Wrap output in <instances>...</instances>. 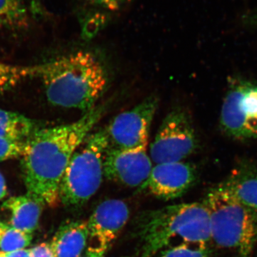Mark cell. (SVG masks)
Returning a JSON list of instances; mask_svg holds the SVG:
<instances>
[{
    "instance_id": "e0dca14e",
    "label": "cell",
    "mask_w": 257,
    "mask_h": 257,
    "mask_svg": "<svg viewBox=\"0 0 257 257\" xmlns=\"http://www.w3.org/2000/svg\"><path fill=\"white\" fill-rule=\"evenodd\" d=\"M25 0H0V30L21 31L30 25Z\"/></svg>"
},
{
    "instance_id": "d4e9b609",
    "label": "cell",
    "mask_w": 257,
    "mask_h": 257,
    "mask_svg": "<svg viewBox=\"0 0 257 257\" xmlns=\"http://www.w3.org/2000/svg\"><path fill=\"white\" fill-rule=\"evenodd\" d=\"M7 194V187L3 175L0 173V199H3Z\"/></svg>"
},
{
    "instance_id": "44dd1931",
    "label": "cell",
    "mask_w": 257,
    "mask_h": 257,
    "mask_svg": "<svg viewBox=\"0 0 257 257\" xmlns=\"http://www.w3.org/2000/svg\"><path fill=\"white\" fill-rule=\"evenodd\" d=\"M26 143L0 138V162L23 156Z\"/></svg>"
},
{
    "instance_id": "3957f363",
    "label": "cell",
    "mask_w": 257,
    "mask_h": 257,
    "mask_svg": "<svg viewBox=\"0 0 257 257\" xmlns=\"http://www.w3.org/2000/svg\"><path fill=\"white\" fill-rule=\"evenodd\" d=\"M135 224L141 246L140 257L155 256L175 240L199 246H208L211 241L209 212L203 202L145 211Z\"/></svg>"
},
{
    "instance_id": "30bf717a",
    "label": "cell",
    "mask_w": 257,
    "mask_h": 257,
    "mask_svg": "<svg viewBox=\"0 0 257 257\" xmlns=\"http://www.w3.org/2000/svg\"><path fill=\"white\" fill-rule=\"evenodd\" d=\"M197 179V170L189 162H175L153 166L150 177L140 189L159 199L170 200L183 196Z\"/></svg>"
},
{
    "instance_id": "ac0fdd59",
    "label": "cell",
    "mask_w": 257,
    "mask_h": 257,
    "mask_svg": "<svg viewBox=\"0 0 257 257\" xmlns=\"http://www.w3.org/2000/svg\"><path fill=\"white\" fill-rule=\"evenodd\" d=\"M37 66L20 67L0 62V94L10 90L24 79L37 77Z\"/></svg>"
},
{
    "instance_id": "8fae6325",
    "label": "cell",
    "mask_w": 257,
    "mask_h": 257,
    "mask_svg": "<svg viewBox=\"0 0 257 257\" xmlns=\"http://www.w3.org/2000/svg\"><path fill=\"white\" fill-rule=\"evenodd\" d=\"M130 215L127 204L121 199L101 202L87 221L89 239L94 241V246L107 251L124 229Z\"/></svg>"
},
{
    "instance_id": "52a82bcc",
    "label": "cell",
    "mask_w": 257,
    "mask_h": 257,
    "mask_svg": "<svg viewBox=\"0 0 257 257\" xmlns=\"http://www.w3.org/2000/svg\"><path fill=\"white\" fill-rule=\"evenodd\" d=\"M198 138L187 111L177 108L166 116L150 147L153 164L182 162L196 151Z\"/></svg>"
},
{
    "instance_id": "9c48e42d",
    "label": "cell",
    "mask_w": 257,
    "mask_h": 257,
    "mask_svg": "<svg viewBox=\"0 0 257 257\" xmlns=\"http://www.w3.org/2000/svg\"><path fill=\"white\" fill-rule=\"evenodd\" d=\"M147 147L124 150L109 146L104 156V177L126 187H143L154 166Z\"/></svg>"
},
{
    "instance_id": "9a60e30c",
    "label": "cell",
    "mask_w": 257,
    "mask_h": 257,
    "mask_svg": "<svg viewBox=\"0 0 257 257\" xmlns=\"http://www.w3.org/2000/svg\"><path fill=\"white\" fill-rule=\"evenodd\" d=\"M43 204L38 198L28 194L10 198L4 203L3 207L11 211V226L31 234L38 226Z\"/></svg>"
},
{
    "instance_id": "4316f807",
    "label": "cell",
    "mask_w": 257,
    "mask_h": 257,
    "mask_svg": "<svg viewBox=\"0 0 257 257\" xmlns=\"http://www.w3.org/2000/svg\"><path fill=\"white\" fill-rule=\"evenodd\" d=\"M251 20H253V23H257V14L253 15L252 18H250Z\"/></svg>"
},
{
    "instance_id": "4fadbf2b",
    "label": "cell",
    "mask_w": 257,
    "mask_h": 257,
    "mask_svg": "<svg viewBox=\"0 0 257 257\" xmlns=\"http://www.w3.org/2000/svg\"><path fill=\"white\" fill-rule=\"evenodd\" d=\"M89 239L87 221H68L61 225L50 246L55 257H79Z\"/></svg>"
},
{
    "instance_id": "cb8c5ba5",
    "label": "cell",
    "mask_w": 257,
    "mask_h": 257,
    "mask_svg": "<svg viewBox=\"0 0 257 257\" xmlns=\"http://www.w3.org/2000/svg\"><path fill=\"white\" fill-rule=\"evenodd\" d=\"M5 257H31L30 250L21 249L13 252L5 253Z\"/></svg>"
},
{
    "instance_id": "277c9868",
    "label": "cell",
    "mask_w": 257,
    "mask_h": 257,
    "mask_svg": "<svg viewBox=\"0 0 257 257\" xmlns=\"http://www.w3.org/2000/svg\"><path fill=\"white\" fill-rule=\"evenodd\" d=\"M209 212L211 240L238 257H251L257 243V213L243 205L221 182L203 201Z\"/></svg>"
},
{
    "instance_id": "7a4b0ae2",
    "label": "cell",
    "mask_w": 257,
    "mask_h": 257,
    "mask_svg": "<svg viewBox=\"0 0 257 257\" xmlns=\"http://www.w3.org/2000/svg\"><path fill=\"white\" fill-rule=\"evenodd\" d=\"M47 99L60 107L84 113L96 106L107 86L104 65L93 52L79 50L37 65Z\"/></svg>"
},
{
    "instance_id": "6da1fadb",
    "label": "cell",
    "mask_w": 257,
    "mask_h": 257,
    "mask_svg": "<svg viewBox=\"0 0 257 257\" xmlns=\"http://www.w3.org/2000/svg\"><path fill=\"white\" fill-rule=\"evenodd\" d=\"M105 110L103 104L96 105L73 123L40 128L27 142L22 157L28 194L44 204H58L61 182L69 161Z\"/></svg>"
},
{
    "instance_id": "ba28073f",
    "label": "cell",
    "mask_w": 257,
    "mask_h": 257,
    "mask_svg": "<svg viewBox=\"0 0 257 257\" xmlns=\"http://www.w3.org/2000/svg\"><path fill=\"white\" fill-rule=\"evenodd\" d=\"M158 106V98L150 96L115 116L105 128L109 147L126 150L148 145L150 126Z\"/></svg>"
},
{
    "instance_id": "d6986e66",
    "label": "cell",
    "mask_w": 257,
    "mask_h": 257,
    "mask_svg": "<svg viewBox=\"0 0 257 257\" xmlns=\"http://www.w3.org/2000/svg\"><path fill=\"white\" fill-rule=\"evenodd\" d=\"M32 235L8 226L2 237L0 238V251L9 253L24 249L32 241Z\"/></svg>"
},
{
    "instance_id": "8992f818",
    "label": "cell",
    "mask_w": 257,
    "mask_h": 257,
    "mask_svg": "<svg viewBox=\"0 0 257 257\" xmlns=\"http://www.w3.org/2000/svg\"><path fill=\"white\" fill-rule=\"evenodd\" d=\"M221 131L236 140L257 138V85L245 80L230 84L221 106Z\"/></svg>"
},
{
    "instance_id": "7c38bea8",
    "label": "cell",
    "mask_w": 257,
    "mask_h": 257,
    "mask_svg": "<svg viewBox=\"0 0 257 257\" xmlns=\"http://www.w3.org/2000/svg\"><path fill=\"white\" fill-rule=\"evenodd\" d=\"M133 0H77V17L82 34L92 37L104 28L116 13L126 8Z\"/></svg>"
},
{
    "instance_id": "83f0119b",
    "label": "cell",
    "mask_w": 257,
    "mask_h": 257,
    "mask_svg": "<svg viewBox=\"0 0 257 257\" xmlns=\"http://www.w3.org/2000/svg\"><path fill=\"white\" fill-rule=\"evenodd\" d=\"M0 257H5V253L0 251Z\"/></svg>"
},
{
    "instance_id": "5bb4252c",
    "label": "cell",
    "mask_w": 257,
    "mask_h": 257,
    "mask_svg": "<svg viewBox=\"0 0 257 257\" xmlns=\"http://www.w3.org/2000/svg\"><path fill=\"white\" fill-rule=\"evenodd\" d=\"M222 182L240 202L257 213V170L253 165L240 164Z\"/></svg>"
},
{
    "instance_id": "2e32d148",
    "label": "cell",
    "mask_w": 257,
    "mask_h": 257,
    "mask_svg": "<svg viewBox=\"0 0 257 257\" xmlns=\"http://www.w3.org/2000/svg\"><path fill=\"white\" fill-rule=\"evenodd\" d=\"M40 128L25 115L0 109V138L26 143Z\"/></svg>"
},
{
    "instance_id": "ffe728a7",
    "label": "cell",
    "mask_w": 257,
    "mask_h": 257,
    "mask_svg": "<svg viewBox=\"0 0 257 257\" xmlns=\"http://www.w3.org/2000/svg\"><path fill=\"white\" fill-rule=\"evenodd\" d=\"M160 257H211V250L209 246L180 243L161 251Z\"/></svg>"
},
{
    "instance_id": "7402d4cb",
    "label": "cell",
    "mask_w": 257,
    "mask_h": 257,
    "mask_svg": "<svg viewBox=\"0 0 257 257\" xmlns=\"http://www.w3.org/2000/svg\"><path fill=\"white\" fill-rule=\"evenodd\" d=\"M31 257H55L50 244L42 243L30 249Z\"/></svg>"
},
{
    "instance_id": "5b68a950",
    "label": "cell",
    "mask_w": 257,
    "mask_h": 257,
    "mask_svg": "<svg viewBox=\"0 0 257 257\" xmlns=\"http://www.w3.org/2000/svg\"><path fill=\"white\" fill-rule=\"evenodd\" d=\"M109 146L105 128H102L89 134L74 152L60 184V201L64 206L82 207L99 190Z\"/></svg>"
},
{
    "instance_id": "603a6c76",
    "label": "cell",
    "mask_w": 257,
    "mask_h": 257,
    "mask_svg": "<svg viewBox=\"0 0 257 257\" xmlns=\"http://www.w3.org/2000/svg\"><path fill=\"white\" fill-rule=\"evenodd\" d=\"M106 251L104 248L93 245L84 250L79 257H106Z\"/></svg>"
},
{
    "instance_id": "484cf974",
    "label": "cell",
    "mask_w": 257,
    "mask_h": 257,
    "mask_svg": "<svg viewBox=\"0 0 257 257\" xmlns=\"http://www.w3.org/2000/svg\"><path fill=\"white\" fill-rule=\"evenodd\" d=\"M8 226H7V225L3 224V223H2L1 221H0V238L2 237V236H3V234H4L5 231H6Z\"/></svg>"
}]
</instances>
